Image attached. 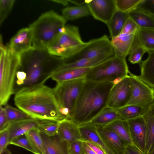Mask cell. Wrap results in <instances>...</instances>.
<instances>
[{
	"instance_id": "obj_47",
	"label": "cell",
	"mask_w": 154,
	"mask_h": 154,
	"mask_svg": "<svg viewBox=\"0 0 154 154\" xmlns=\"http://www.w3.org/2000/svg\"><path fill=\"white\" fill-rule=\"evenodd\" d=\"M82 154H96L87 144L83 141Z\"/></svg>"
},
{
	"instance_id": "obj_44",
	"label": "cell",
	"mask_w": 154,
	"mask_h": 154,
	"mask_svg": "<svg viewBox=\"0 0 154 154\" xmlns=\"http://www.w3.org/2000/svg\"><path fill=\"white\" fill-rule=\"evenodd\" d=\"M16 77L17 79L16 83L20 87L23 86L26 78V73L23 71L18 70L17 72Z\"/></svg>"
},
{
	"instance_id": "obj_14",
	"label": "cell",
	"mask_w": 154,
	"mask_h": 154,
	"mask_svg": "<svg viewBox=\"0 0 154 154\" xmlns=\"http://www.w3.org/2000/svg\"><path fill=\"white\" fill-rule=\"evenodd\" d=\"M32 39L31 29L24 28L12 38L7 47L13 53L20 55L32 47Z\"/></svg>"
},
{
	"instance_id": "obj_17",
	"label": "cell",
	"mask_w": 154,
	"mask_h": 154,
	"mask_svg": "<svg viewBox=\"0 0 154 154\" xmlns=\"http://www.w3.org/2000/svg\"><path fill=\"white\" fill-rule=\"evenodd\" d=\"M136 33H120L117 36L111 38V43L115 55L126 58L129 55Z\"/></svg>"
},
{
	"instance_id": "obj_49",
	"label": "cell",
	"mask_w": 154,
	"mask_h": 154,
	"mask_svg": "<svg viewBox=\"0 0 154 154\" xmlns=\"http://www.w3.org/2000/svg\"><path fill=\"white\" fill-rule=\"evenodd\" d=\"M50 1L62 4L64 6L67 5L69 2V0H50Z\"/></svg>"
},
{
	"instance_id": "obj_16",
	"label": "cell",
	"mask_w": 154,
	"mask_h": 154,
	"mask_svg": "<svg viewBox=\"0 0 154 154\" xmlns=\"http://www.w3.org/2000/svg\"><path fill=\"white\" fill-rule=\"evenodd\" d=\"M57 135L62 142L66 144L77 140H82L79 126L66 119L59 121Z\"/></svg>"
},
{
	"instance_id": "obj_30",
	"label": "cell",
	"mask_w": 154,
	"mask_h": 154,
	"mask_svg": "<svg viewBox=\"0 0 154 154\" xmlns=\"http://www.w3.org/2000/svg\"><path fill=\"white\" fill-rule=\"evenodd\" d=\"M147 109L134 105H127L117 110L118 119L125 121L142 116Z\"/></svg>"
},
{
	"instance_id": "obj_20",
	"label": "cell",
	"mask_w": 154,
	"mask_h": 154,
	"mask_svg": "<svg viewBox=\"0 0 154 154\" xmlns=\"http://www.w3.org/2000/svg\"><path fill=\"white\" fill-rule=\"evenodd\" d=\"M145 122L146 140L144 154H149L154 146V103L142 115Z\"/></svg>"
},
{
	"instance_id": "obj_36",
	"label": "cell",
	"mask_w": 154,
	"mask_h": 154,
	"mask_svg": "<svg viewBox=\"0 0 154 154\" xmlns=\"http://www.w3.org/2000/svg\"><path fill=\"white\" fill-rule=\"evenodd\" d=\"M9 144L22 147L34 154H39L26 134L14 139L10 142Z\"/></svg>"
},
{
	"instance_id": "obj_1",
	"label": "cell",
	"mask_w": 154,
	"mask_h": 154,
	"mask_svg": "<svg viewBox=\"0 0 154 154\" xmlns=\"http://www.w3.org/2000/svg\"><path fill=\"white\" fill-rule=\"evenodd\" d=\"M14 101L20 109L32 118L57 122L66 119L60 113L53 88L44 84L19 87Z\"/></svg>"
},
{
	"instance_id": "obj_22",
	"label": "cell",
	"mask_w": 154,
	"mask_h": 154,
	"mask_svg": "<svg viewBox=\"0 0 154 154\" xmlns=\"http://www.w3.org/2000/svg\"><path fill=\"white\" fill-rule=\"evenodd\" d=\"M145 60L139 63L141 72L140 79L154 89V51L148 53Z\"/></svg>"
},
{
	"instance_id": "obj_46",
	"label": "cell",
	"mask_w": 154,
	"mask_h": 154,
	"mask_svg": "<svg viewBox=\"0 0 154 154\" xmlns=\"http://www.w3.org/2000/svg\"><path fill=\"white\" fill-rule=\"evenodd\" d=\"M83 141L91 148L96 154H105L103 151L100 148L93 143L87 141Z\"/></svg>"
},
{
	"instance_id": "obj_41",
	"label": "cell",
	"mask_w": 154,
	"mask_h": 154,
	"mask_svg": "<svg viewBox=\"0 0 154 154\" xmlns=\"http://www.w3.org/2000/svg\"><path fill=\"white\" fill-rule=\"evenodd\" d=\"M139 27L135 22L129 17L126 21L121 33L132 34L137 32Z\"/></svg>"
},
{
	"instance_id": "obj_45",
	"label": "cell",
	"mask_w": 154,
	"mask_h": 154,
	"mask_svg": "<svg viewBox=\"0 0 154 154\" xmlns=\"http://www.w3.org/2000/svg\"><path fill=\"white\" fill-rule=\"evenodd\" d=\"M125 154H143L133 145H129L125 147Z\"/></svg>"
},
{
	"instance_id": "obj_12",
	"label": "cell",
	"mask_w": 154,
	"mask_h": 154,
	"mask_svg": "<svg viewBox=\"0 0 154 154\" xmlns=\"http://www.w3.org/2000/svg\"><path fill=\"white\" fill-rule=\"evenodd\" d=\"M90 14L106 24L117 10L115 0H86Z\"/></svg>"
},
{
	"instance_id": "obj_42",
	"label": "cell",
	"mask_w": 154,
	"mask_h": 154,
	"mask_svg": "<svg viewBox=\"0 0 154 154\" xmlns=\"http://www.w3.org/2000/svg\"><path fill=\"white\" fill-rule=\"evenodd\" d=\"M9 141V134L7 128L0 131V151L7 147Z\"/></svg>"
},
{
	"instance_id": "obj_40",
	"label": "cell",
	"mask_w": 154,
	"mask_h": 154,
	"mask_svg": "<svg viewBox=\"0 0 154 154\" xmlns=\"http://www.w3.org/2000/svg\"><path fill=\"white\" fill-rule=\"evenodd\" d=\"M83 141L78 140L66 144L68 154H82Z\"/></svg>"
},
{
	"instance_id": "obj_51",
	"label": "cell",
	"mask_w": 154,
	"mask_h": 154,
	"mask_svg": "<svg viewBox=\"0 0 154 154\" xmlns=\"http://www.w3.org/2000/svg\"><path fill=\"white\" fill-rule=\"evenodd\" d=\"M149 154H154V146L151 151Z\"/></svg>"
},
{
	"instance_id": "obj_43",
	"label": "cell",
	"mask_w": 154,
	"mask_h": 154,
	"mask_svg": "<svg viewBox=\"0 0 154 154\" xmlns=\"http://www.w3.org/2000/svg\"><path fill=\"white\" fill-rule=\"evenodd\" d=\"M9 123L4 108L0 107V131L6 128Z\"/></svg>"
},
{
	"instance_id": "obj_4",
	"label": "cell",
	"mask_w": 154,
	"mask_h": 154,
	"mask_svg": "<svg viewBox=\"0 0 154 154\" xmlns=\"http://www.w3.org/2000/svg\"><path fill=\"white\" fill-rule=\"evenodd\" d=\"M66 19L53 11L42 14L29 25L32 47L47 49L65 29Z\"/></svg>"
},
{
	"instance_id": "obj_50",
	"label": "cell",
	"mask_w": 154,
	"mask_h": 154,
	"mask_svg": "<svg viewBox=\"0 0 154 154\" xmlns=\"http://www.w3.org/2000/svg\"><path fill=\"white\" fill-rule=\"evenodd\" d=\"M0 154H12L10 151L7 148H5L0 151Z\"/></svg>"
},
{
	"instance_id": "obj_31",
	"label": "cell",
	"mask_w": 154,
	"mask_h": 154,
	"mask_svg": "<svg viewBox=\"0 0 154 154\" xmlns=\"http://www.w3.org/2000/svg\"><path fill=\"white\" fill-rule=\"evenodd\" d=\"M63 17L66 20H73L91 14L87 5L67 7L62 11Z\"/></svg>"
},
{
	"instance_id": "obj_37",
	"label": "cell",
	"mask_w": 154,
	"mask_h": 154,
	"mask_svg": "<svg viewBox=\"0 0 154 154\" xmlns=\"http://www.w3.org/2000/svg\"><path fill=\"white\" fill-rule=\"evenodd\" d=\"M117 10L129 13L136 8L142 0H115Z\"/></svg>"
},
{
	"instance_id": "obj_3",
	"label": "cell",
	"mask_w": 154,
	"mask_h": 154,
	"mask_svg": "<svg viewBox=\"0 0 154 154\" xmlns=\"http://www.w3.org/2000/svg\"><path fill=\"white\" fill-rule=\"evenodd\" d=\"M20 59L19 70L26 74L24 84L20 87L44 84L64 62L63 58L51 54L47 49L32 47L21 54Z\"/></svg>"
},
{
	"instance_id": "obj_29",
	"label": "cell",
	"mask_w": 154,
	"mask_h": 154,
	"mask_svg": "<svg viewBox=\"0 0 154 154\" xmlns=\"http://www.w3.org/2000/svg\"><path fill=\"white\" fill-rule=\"evenodd\" d=\"M117 119V110L107 107L87 123L95 126H104Z\"/></svg>"
},
{
	"instance_id": "obj_48",
	"label": "cell",
	"mask_w": 154,
	"mask_h": 154,
	"mask_svg": "<svg viewBox=\"0 0 154 154\" xmlns=\"http://www.w3.org/2000/svg\"><path fill=\"white\" fill-rule=\"evenodd\" d=\"M69 2L72 3L77 5L81 6L86 4V0H69Z\"/></svg>"
},
{
	"instance_id": "obj_8",
	"label": "cell",
	"mask_w": 154,
	"mask_h": 154,
	"mask_svg": "<svg viewBox=\"0 0 154 154\" xmlns=\"http://www.w3.org/2000/svg\"><path fill=\"white\" fill-rule=\"evenodd\" d=\"M86 43L82 40L77 27L67 25L47 50L51 54L64 59L79 51Z\"/></svg>"
},
{
	"instance_id": "obj_5",
	"label": "cell",
	"mask_w": 154,
	"mask_h": 154,
	"mask_svg": "<svg viewBox=\"0 0 154 154\" xmlns=\"http://www.w3.org/2000/svg\"><path fill=\"white\" fill-rule=\"evenodd\" d=\"M0 40V105L5 106L14 92V83L20 66V55L12 53Z\"/></svg>"
},
{
	"instance_id": "obj_38",
	"label": "cell",
	"mask_w": 154,
	"mask_h": 154,
	"mask_svg": "<svg viewBox=\"0 0 154 154\" xmlns=\"http://www.w3.org/2000/svg\"><path fill=\"white\" fill-rule=\"evenodd\" d=\"M14 0H0V25L7 17L14 3Z\"/></svg>"
},
{
	"instance_id": "obj_11",
	"label": "cell",
	"mask_w": 154,
	"mask_h": 154,
	"mask_svg": "<svg viewBox=\"0 0 154 154\" xmlns=\"http://www.w3.org/2000/svg\"><path fill=\"white\" fill-rule=\"evenodd\" d=\"M132 82L130 75L114 84L109 92L107 107L117 110L126 106L131 95Z\"/></svg>"
},
{
	"instance_id": "obj_39",
	"label": "cell",
	"mask_w": 154,
	"mask_h": 154,
	"mask_svg": "<svg viewBox=\"0 0 154 154\" xmlns=\"http://www.w3.org/2000/svg\"><path fill=\"white\" fill-rule=\"evenodd\" d=\"M136 9L154 16V0H142Z\"/></svg>"
},
{
	"instance_id": "obj_34",
	"label": "cell",
	"mask_w": 154,
	"mask_h": 154,
	"mask_svg": "<svg viewBox=\"0 0 154 154\" xmlns=\"http://www.w3.org/2000/svg\"><path fill=\"white\" fill-rule=\"evenodd\" d=\"M39 120V123L36 128L40 132L50 137L57 135L59 121L47 120Z\"/></svg>"
},
{
	"instance_id": "obj_21",
	"label": "cell",
	"mask_w": 154,
	"mask_h": 154,
	"mask_svg": "<svg viewBox=\"0 0 154 154\" xmlns=\"http://www.w3.org/2000/svg\"><path fill=\"white\" fill-rule=\"evenodd\" d=\"M40 134L45 154H68L66 143L62 142L57 135L50 137L41 132Z\"/></svg>"
},
{
	"instance_id": "obj_25",
	"label": "cell",
	"mask_w": 154,
	"mask_h": 154,
	"mask_svg": "<svg viewBox=\"0 0 154 154\" xmlns=\"http://www.w3.org/2000/svg\"><path fill=\"white\" fill-rule=\"evenodd\" d=\"M91 68H74L64 70L55 74L51 78L58 83L84 78Z\"/></svg>"
},
{
	"instance_id": "obj_26",
	"label": "cell",
	"mask_w": 154,
	"mask_h": 154,
	"mask_svg": "<svg viewBox=\"0 0 154 154\" xmlns=\"http://www.w3.org/2000/svg\"><path fill=\"white\" fill-rule=\"evenodd\" d=\"M128 14L139 28L154 29V16L137 9L132 10Z\"/></svg>"
},
{
	"instance_id": "obj_27",
	"label": "cell",
	"mask_w": 154,
	"mask_h": 154,
	"mask_svg": "<svg viewBox=\"0 0 154 154\" xmlns=\"http://www.w3.org/2000/svg\"><path fill=\"white\" fill-rule=\"evenodd\" d=\"M136 36L139 43L146 52L154 51V29L139 28Z\"/></svg>"
},
{
	"instance_id": "obj_19",
	"label": "cell",
	"mask_w": 154,
	"mask_h": 154,
	"mask_svg": "<svg viewBox=\"0 0 154 154\" xmlns=\"http://www.w3.org/2000/svg\"><path fill=\"white\" fill-rule=\"evenodd\" d=\"M79 127L82 140L93 143L100 148L105 154H114L103 142L96 131L95 126L86 123Z\"/></svg>"
},
{
	"instance_id": "obj_9",
	"label": "cell",
	"mask_w": 154,
	"mask_h": 154,
	"mask_svg": "<svg viewBox=\"0 0 154 154\" xmlns=\"http://www.w3.org/2000/svg\"><path fill=\"white\" fill-rule=\"evenodd\" d=\"M114 51L108 36L104 35L92 39L79 51L71 56L64 59L63 64L73 62L82 59L109 58L115 55Z\"/></svg>"
},
{
	"instance_id": "obj_15",
	"label": "cell",
	"mask_w": 154,
	"mask_h": 154,
	"mask_svg": "<svg viewBox=\"0 0 154 154\" xmlns=\"http://www.w3.org/2000/svg\"><path fill=\"white\" fill-rule=\"evenodd\" d=\"M95 127L103 142L114 154H125V146L117 134L103 126Z\"/></svg>"
},
{
	"instance_id": "obj_33",
	"label": "cell",
	"mask_w": 154,
	"mask_h": 154,
	"mask_svg": "<svg viewBox=\"0 0 154 154\" xmlns=\"http://www.w3.org/2000/svg\"><path fill=\"white\" fill-rule=\"evenodd\" d=\"M26 134L39 154H45L44 143L40 132L37 128L31 129Z\"/></svg>"
},
{
	"instance_id": "obj_2",
	"label": "cell",
	"mask_w": 154,
	"mask_h": 154,
	"mask_svg": "<svg viewBox=\"0 0 154 154\" xmlns=\"http://www.w3.org/2000/svg\"><path fill=\"white\" fill-rule=\"evenodd\" d=\"M112 82L85 80L71 120L79 126L89 122L107 107Z\"/></svg>"
},
{
	"instance_id": "obj_6",
	"label": "cell",
	"mask_w": 154,
	"mask_h": 154,
	"mask_svg": "<svg viewBox=\"0 0 154 154\" xmlns=\"http://www.w3.org/2000/svg\"><path fill=\"white\" fill-rule=\"evenodd\" d=\"M126 58L115 55L91 68L84 77L85 80L112 82L116 84L128 75Z\"/></svg>"
},
{
	"instance_id": "obj_23",
	"label": "cell",
	"mask_w": 154,
	"mask_h": 154,
	"mask_svg": "<svg viewBox=\"0 0 154 154\" xmlns=\"http://www.w3.org/2000/svg\"><path fill=\"white\" fill-rule=\"evenodd\" d=\"M105 128L115 133L120 137L125 147L129 145H133L126 121L117 119L104 126Z\"/></svg>"
},
{
	"instance_id": "obj_35",
	"label": "cell",
	"mask_w": 154,
	"mask_h": 154,
	"mask_svg": "<svg viewBox=\"0 0 154 154\" xmlns=\"http://www.w3.org/2000/svg\"><path fill=\"white\" fill-rule=\"evenodd\" d=\"M4 108L9 123L31 118L22 110L14 107L9 105H6Z\"/></svg>"
},
{
	"instance_id": "obj_32",
	"label": "cell",
	"mask_w": 154,
	"mask_h": 154,
	"mask_svg": "<svg viewBox=\"0 0 154 154\" xmlns=\"http://www.w3.org/2000/svg\"><path fill=\"white\" fill-rule=\"evenodd\" d=\"M146 52L145 50L139 44L136 36L129 54L128 60L132 64L140 63L142 57Z\"/></svg>"
},
{
	"instance_id": "obj_18",
	"label": "cell",
	"mask_w": 154,
	"mask_h": 154,
	"mask_svg": "<svg viewBox=\"0 0 154 154\" xmlns=\"http://www.w3.org/2000/svg\"><path fill=\"white\" fill-rule=\"evenodd\" d=\"M39 123V120L32 118L9 123L6 128L9 134V143L14 139L25 134L31 129L36 128Z\"/></svg>"
},
{
	"instance_id": "obj_24",
	"label": "cell",
	"mask_w": 154,
	"mask_h": 154,
	"mask_svg": "<svg viewBox=\"0 0 154 154\" xmlns=\"http://www.w3.org/2000/svg\"><path fill=\"white\" fill-rule=\"evenodd\" d=\"M129 17L128 13L118 10L116 11L106 24L111 38L117 36L121 33L125 23Z\"/></svg>"
},
{
	"instance_id": "obj_13",
	"label": "cell",
	"mask_w": 154,
	"mask_h": 154,
	"mask_svg": "<svg viewBox=\"0 0 154 154\" xmlns=\"http://www.w3.org/2000/svg\"><path fill=\"white\" fill-rule=\"evenodd\" d=\"M133 144L145 154L146 140L145 122L143 116L126 121Z\"/></svg>"
},
{
	"instance_id": "obj_28",
	"label": "cell",
	"mask_w": 154,
	"mask_h": 154,
	"mask_svg": "<svg viewBox=\"0 0 154 154\" xmlns=\"http://www.w3.org/2000/svg\"><path fill=\"white\" fill-rule=\"evenodd\" d=\"M109 58L82 59L70 63L63 64L55 72L52 76L59 72L69 69L92 67L103 62Z\"/></svg>"
},
{
	"instance_id": "obj_10",
	"label": "cell",
	"mask_w": 154,
	"mask_h": 154,
	"mask_svg": "<svg viewBox=\"0 0 154 154\" xmlns=\"http://www.w3.org/2000/svg\"><path fill=\"white\" fill-rule=\"evenodd\" d=\"M132 90L127 105H134L147 109L154 103V89L142 81L139 76L130 72Z\"/></svg>"
},
{
	"instance_id": "obj_7",
	"label": "cell",
	"mask_w": 154,
	"mask_h": 154,
	"mask_svg": "<svg viewBox=\"0 0 154 154\" xmlns=\"http://www.w3.org/2000/svg\"><path fill=\"white\" fill-rule=\"evenodd\" d=\"M85 81L84 78L66 81L57 83L53 88L60 112L65 116H69V120L72 117Z\"/></svg>"
}]
</instances>
